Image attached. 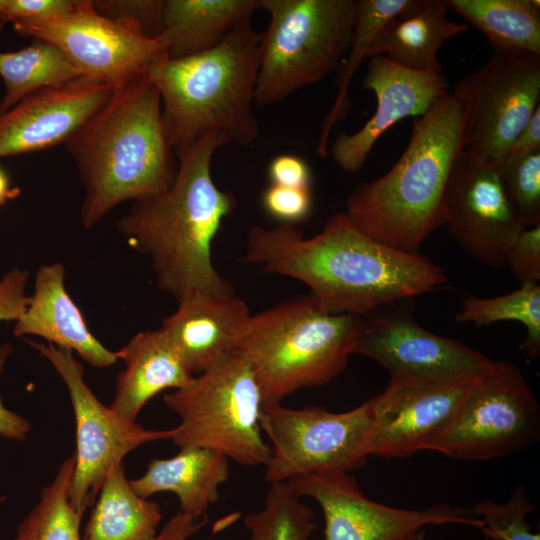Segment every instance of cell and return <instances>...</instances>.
Wrapping results in <instances>:
<instances>
[{"instance_id": "cell-35", "label": "cell", "mask_w": 540, "mask_h": 540, "mask_svg": "<svg viewBox=\"0 0 540 540\" xmlns=\"http://www.w3.org/2000/svg\"><path fill=\"white\" fill-rule=\"evenodd\" d=\"M262 206L280 224L294 226L305 220L311 212V189L270 184L262 194Z\"/></svg>"}, {"instance_id": "cell-23", "label": "cell", "mask_w": 540, "mask_h": 540, "mask_svg": "<svg viewBox=\"0 0 540 540\" xmlns=\"http://www.w3.org/2000/svg\"><path fill=\"white\" fill-rule=\"evenodd\" d=\"M230 475L229 459L207 448H184L171 458L152 459L145 473L129 480L133 491L147 499L155 493L172 492L179 512L206 516L219 501V487Z\"/></svg>"}, {"instance_id": "cell-30", "label": "cell", "mask_w": 540, "mask_h": 540, "mask_svg": "<svg viewBox=\"0 0 540 540\" xmlns=\"http://www.w3.org/2000/svg\"><path fill=\"white\" fill-rule=\"evenodd\" d=\"M75 466L74 455L60 466L51 484L44 487L38 503L17 528L13 540H84L82 516L69 498Z\"/></svg>"}, {"instance_id": "cell-8", "label": "cell", "mask_w": 540, "mask_h": 540, "mask_svg": "<svg viewBox=\"0 0 540 540\" xmlns=\"http://www.w3.org/2000/svg\"><path fill=\"white\" fill-rule=\"evenodd\" d=\"M163 401L180 419L170 438L180 449L207 448L243 466H266L271 449L260 425L262 395L240 350L230 351Z\"/></svg>"}, {"instance_id": "cell-18", "label": "cell", "mask_w": 540, "mask_h": 540, "mask_svg": "<svg viewBox=\"0 0 540 540\" xmlns=\"http://www.w3.org/2000/svg\"><path fill=\"white\" fill-rule=\"evenodd\" d=\"M113 88L80 76L26 96L0 114V158L64 144L107 101Z\"/></svg>"}, {"instance_id": "cell-40", "label": "cell", "mask_w": 540, "mask_h": 540, "mask_svg": "<svg viewBox=\"0 0 540 540\" xmlns=\"http://www.w3.org/2000/svg\"><path fill=\"white\" fill-rule=\"evenodd\" d=\"M271 184L300 189H311V171L308 163L293 154H280L269 163Z\"/></svg>"}, {"instance_id": "cell-37", "label": "cell", "mask_w": 540, "mask_h": 540, "mask_svg": "<svg viewBox=\"0 0 540 540\" xmlns=\"http://www.w3.org/2000/svg\"><path fill=\"white\" fill-rule=\"evenodd\" d=\"M520 285L540 280V224L525 228L513 243L506 260Z\"/></svg>"}, {"instance_id": "cell-41", "label": "cell", "mask_w": 540, "mask_h": 540, "mask_svg": "<svg viewBox=\"0 0 540 540\" xmlns=\"http://www.w3.org/2000/svg\"><path fill=\"white\" fill-rule=\"evenodd\" d=\"M12 347L5 343L0 346V374ZM31 430V425L23 416L7 409L0 397V435L7 439L24 440Z\"/></svg>"}, {"instance_id": "cell-31", "label": "cell", "mask_w": 540, "mask_h": 540, "mask_svg": "<svg viewBox=\"0 0 540 540\" xmlns=\"http://www.w3.org/2000/svg\"><path fill=\"white\" fill-rule=\"evenodd\" d=\"M459 323L476 326L516 321L526 328L522 350L532 359L540 355V286L523 284L517 290L492 298L469 295L455 316Z\"/></svg>"}, {"instance_id": "cell-24", "label": "cell", "mask_w": 540, "mask_h": 540, "mask_svg": "<svg viewBox=\"0 0 540 540\" xmlns=\"http://www.w3.org/2000/svg\"><path fill=\"white\" fill-rule=\"evenodd\" d=\"M259 9L261 0H162L157 38L170 59L195 55L218 46Z\"/></svg>"}, {"instance_id": "cell-15", "label": "cell", "mask_w": 540, "mask_h": 540, "mask_svg": "<svg viewBox=\"0 0 540 540\" xmlns=\"http://www.w3.org/2000/svg\"><path fill=\"white\" fill-rule=\"evenodd\" d=\"M485 369L437 377L389 376L385 390L371 398L368 457L406 458L426 450L451 423Z\"/></svg>"}, {"instance_id": "cell-12", "label": "cell", "mask_w": 540, "mask_h": 540, "mask_svg": "<svg viewBox=\"0 0 540 540\" xmlns=\"http://www.w3.org/2000/svg\"><path fill=\"white\" fill-rule=\"evenodd\" d=\"M47 359L67 387L76 426L75 466L69 498L81 515L91 506L113 468L139 446L170 439L172 429L150 430L101 403L84 380V367L71 350L26 340Z\"/></svg>"}, {"instance_id": "cell-29", "label": "cell", "mask_w": 540, "mask_h": 540, "mask_svg": "<svg viewBox=\"0 0 540 540\" xmlns=\"http://www.w3.org/2000/svg\"><path fill=\"white\" fill-rule=\"evenodd\" d=\"M77 77L80 74L67 57L47 41L34 39L16 51L0 50V78L5 90L0 114L35 91Z\"/></svg>"}, {"instance_id": "cell-19", "label": "cell", "mask_w": 540, "mask_h": 540, "mask_svg": "<svg viewBox=\"0 0 540 540\" xmlns=\"http://www.w3.org/2000/svg\"><path fill=\"white\" fill-rule=\"evenodd\" d=\"M363 88L377 98L375 113L358 131L339 133L330 148L334 162L350 173L362 169L386 130L406 117L424 115L449 92L442 72L410 70L383 55L369 58Z\"/></svg>"}, {"instance_id": "cell-44", "label": "cell", "mask_w": 540, "mask_h": 540, "mask_svg": "<svg viewBox=\"0 0 540 540\" xmlns=\"http://www.w3.org/2000/svg\"><path fill=\"white\" fill-rule=\"evenodd\" d=\"M19 194L20 189L11 186L8 173L0 166V206L6 203V201L17 197Z\"/></svg>"}, {"instance_id": "cell-32", "label": "cell", "mask_w": 540, "mask_h": 540, "mask_svg": "<svg viewBox=\"0 0 540 540\" xmlns=\"http://www.w3.org/2000/svg\"><path fill=\"white\" fill-rule=\"evenodd\" d=\"M244 525L250 532L246 540H309L317 528L312 509L287 482L271 483L263 506Z\"/></svg>"}, {"instance_id": "cell-6", "label": "cell", "mask_w": 540, "mask_h": 540, "mask_svg": "<svg viewBox=\"0 0 540 540\" xmlns=\"http://www.w3.org/2000/svg\"><path fill=\"white\" fill-rule=\"evenodd\" d=\"M361 326V316L330 313L311 294L296 296L251 315L237 349L251 365L263 405L277 404L337 377Z\"/></svg>"}, {"instance_id": "cell-3", "label": "cell", "mask_w": 540, "mask_h": 540, "mask_svg": "<svg viewBox=\"0 0 540 540\" xmlns=\"http://www.w3.org/2000/svg\"><path fill=\"white\" fill-rule=\"evenodd\" d=\"M63 145L84 190L80 221L86 229L122 202L163 192L178 170L160 96L149 74L115 86Z\"/></svg>"}, {"instance_id": "cell-27", "label": "cell", "mask_w": 540, "mask_h": 540, "mask_svg": "<svg viewBox=\"0 0 540 540\" xmlns=\"http://www.w3.org/2000/svg\"><path fill=\"white\" fill-rule=\"evenodd\" d=\"M419 0H357L355 25L350 47L336 70L337 95L324 118L317 139L316 153L328 155V142L333 128L346 118L351 101L349 87L361 63L368 58V49L381 28L394 17L410 15Z\"/></svg>"}, {"instance_id": "cell-39", "label": "cell", "mask_w": 540, "mask_h": 540, "mask_svg": "<svg viewBox=\"0 0 540 540\" xmlns=\"http://www.w3.org/2000/svg\"><path fill=\"white\" fill-rule=\"evenodd\" d=\"M30 273L26 269L12 268L0 278V322H16L28 304L26 287Z\"/></svg>"}, {"instance_id": "cell-2", "label": "cell", "mask_w": 540, "mask_h": 540, "mask_svg": "<svg viewBox=\"0 0 540 540\" xmlns=\"http://www.w3.org/2000/svg\"><path fill=\"white\" fill-rule=\"evenodd\" d=\"M226 144L216 134L200 140L177 158L171 186L132 202L116 225L132 249L149 257L157 286L177 300L193 291L235 294L211 256L213 241L237 204L211 174L214 154Z\"/></svg>"}, {"instance_id": "cell-34", "label": "cell", "mask_w": 540, "mask_h": 540, "mask_svg": "<svg viewBox=\"0 0 540 540\" xmlns=\"http://www.w3.org/2000/svg\"><path fill=\"white\" fill-rule=\"evenodd\" d=\"M535 508L525 487L518 485L505 503L484 499L476 502L471 511L482 519L479 530L488 540H540V534L532 533L525 519Z\"/></svg>"}, {"instance_id": "cell-13", "label": "cell", "mask_w": 540, "mask_h": 540, "mask_svg": "<svg viewBox=\"0 0 540 540\" xmlns=\"http://www.w3.org/2000/svg\"><path fill=\"white\" fill-rule=\"evenodd\" d=\"M463 80L468 94L463 152L496 168L540 106V55L494 50Z\"/></svg>"}, {"instance_id": "cell-43", "label": "cell", "mask_w": 540, "mask_h": 540, "mask_svg": "<svg viewBox=\"0 0 540 540\" xmlns=\"http://www.w3.org/2000/svg\"><path fill=\"white\" fill-rule=\"evenodd\" d=\"M540 148V106L515 138L506 155L524 154Z\"/></svg>"}, {"instance_id": "cell-4", "label": "cell", "mask_w": 540, "mask_h": 540, "mask_svg": "<svg viewBox=\"0 0 540 540\" xmlns=\"http://www.w3.org/2000/svg\"><path fill=\"white\" fill-rule=\"evenodd\" d=\"M467 116L462 78L414 121L409 143L394 166L352 191L344 211L352 224L392 248L418 252L443 225L446 191L463 152Z\"/></svg>"}, {"instance_id": "cell-36", "label": "cell", "mask_w": 540, "mask_h": 540, "mask_svg": "<svg viewBox=\"0 0 540 540\" xmlns=\"http://www.w3.org/2000/svg\"><path fill=\"white\" fill-rule=\"evenodd\" d=\"M92 5L103 15L136 24L150 38L159 35L162 0H101Z\"/></svg>"}, {"instance_id": "cell-45", "label": "cell", "mask_w": 540, "mask_h": 540, "mask_svg": "<svg viewBox=\"0 0 540 540\" xmlns=\"http://www.w3.org/2000/svg\"><path fill=\"white\" fill-rule=\"evenodd\" d=\"M5 500L4 497H0V505L2 504V502Z\"/></svg>"}, {"instance_id": "cell-16", "label": "cell", "mask_w": 540, "mask_h": 540, "mask_svg": "<svg viewBox=\"0 0 540 540\" xmlns=\"http://www.w3.org/2000/svg\"><path fill=\"white\" fill-rule=\"evenodd\" d=\"M406 300L384 305L362 316L353 354L375 360L389 376L465 374L482 371L491 363L481 352L423 328Z\"/></svg>"}, {"instance_id": "cell-7", "label": "cell", "mask_w": 540, "mask_h": 540, "mask_svg": "<svg viewBox=\"0 0 540 540\" xmlns=\"http://www.w3.org/2000/svg\"><path fill=\"white\" fill-rule=\"evenodd\" d=\"M255 103L271 105L336 72L353 36L357 0H261Z\"/></svg>"}, {"instance_id": "cell-5", "label": "cell", "mask_w": 540, "mask_h": 540, "mask_svg": "<svg viewBox=\"0 0 540 540\" xmlns=\"http://www.w3.org/2000/svg\"><path fill=\"white\" fill-rule=\"evenodd\" d=\"M261 33L251 23L233 30L218 46L183 58H165L149 71L162 107L172 149L178 158L216 134L229 143L256 140L253 113Z\"/></svg>"}, {"instance_id": "cell-10", "label": "cell", "mask_w": 540, "mask_h": 540, "mask_svg": "<svg viewBox=\"0 0 540 540\" xmlns=\"http://www.w3.org/2000/svg\"><path fill=\"white\" fill-rule=\"evenodd\" d=\"M372 421L371 399L340 413L320 406L262 405L260 425L271 442L265 481L287 482L308 474L349 473L363 467Z\"/></svg>"}, {"instance_id": "cell-26", "label": "cell", "mask_w": 540, "mask_h": 540, "mask_svg": "<svg viewBox=\"0 0 540 540\" xmlns=\"http://www.w3.org/2000/svg\"><path fill=\"white\" fill-rule=\"evenodd\" d=\"M98 494L84 540H154L160 506L133 491L123 463L111 470Z\"/></svg>"}, {"instance_id": "cell-42", "label": "cell", "mask_w": 540, "mask_h": 540, "mask_svg": "<svg viewBox=\"0 0 540 540\" xmlns=\"http://www.w3.org/2000/svg\"><path fill=\"white\" fill-rule=\"evenodd\" d=\"M207 522V515L197 517L178 511L175 516L165 523L154 540H188L202 529ZM207 540L213 539L209 538Z\"/></svg>"}, {"instance_id": "cell-38", "label": "cell", "mask_w": 540, "mask_h": 540, "mask_svg": "<svg viewBox=\"0 0 540 540\" xmlns=\"http://www.w3.org/2000/svg\"><path fill=\"white\" fill-rule=\"evenodd\" d=\"M75 0H0V30L7 24L57 15L69 10Z\"/></svg>"}, {"instance_id": "cell-17", "label": "cell", "mask_w": 540, "mask_h": 540, "mask_svg": "<svg viewBox=\"0 0 540 540\" xmlns=\"http://www.w3.org/2000/svg\"><path fill=\"white\" fill-rule=\"evenodd\" d=\"M443 225L470 256L493 268L506 265L513 243L527 228L512 210L496 168L477 164L464 152L449 179Z\"/></svg>"}, {"instance_id": "cell-20", "label": "cell", "mask_w": 540, "mask_h": 540, "mask_svg": "<svg viewBox=\"0 0 540 540\" xmlns=\"http://www.w3.org/2000/svg\"><path fill=\"white\" fill-rule=\"evenodd\" d=\"M177 301V309L162 320L160 329L193 375L237 349L252 315L242 299L193 291Z\"/></svg>"}, {"instance_id": "cell-11", "label": "cell", "mask_w": 540, "mask_h": 540, "mask_svg": "<svg viewBox=\"0 0 540 540\" xmlns=\"http://www.w3.org/2000/svg\"><path fill=\"white\" fill-rule=\"evenodd\" d=\"M13 29L55 45L80 76L113 87L149 74L153 65L168 58L158 38L148 37L128 20L99 13L91 0H75L63 13L28 19Z\"/></svg>"}, {"instance_id": "cell-22", "label": "cell", "mask_w": 540, "mask_h": 540, "mask_svg": "<svg viewBox=\"0 0 540 540\" xmlns=\"http://www.w3.org/2000/svg\"><path fill=\"white\" fill-rule=\"evenodd\" d=\"M117 353L125 369L110 407L132 421L156 394L182 388L194 376L160 328L138 332Z\"/></svg>"}, {"instance_id": "cell-14", "label": "cell", "mask_w": 540, "mask_h": 540, "mask_svg": "<svg viewBox=\"0 0 540 540\" xmlns=\"http://www.w3.org/2000/svg\"><path fill=\"white\" fill-rule=\"evenodd\" d=\"M299 497H311L324 516L325 540H424L430 525H483L471 509L438 503L426 509H402L365 496L349 473L298 476L287 481Z\"/></svg>"}, {"instance_id": "cell-9", "label": "cell", "mask_w": 540, "mask_h": 540, "mask_svg": "<svg viewBox=\"0 0 540 540\" xmlns=\"http://www.w3.org/2000/svg\"><path fill=\"white\" fill-rule=\"evenodd\" d=\"M540 436V406L511 362L489 364L448 427L426 450L459 460H489L529 448Z\"/></svg>"}, {"instance_id": "cell-33", "label": "cell", "mask_w": 540, "mask_h": 540, "mask_svg": "<svg viewBox=\"0 0 540 540\" xmlns=\"http://www.w3.org/2000/svg\"><path fill=\"white\" fill-rule=\"evenodd\" d=\"M504 194L525 227L540 224V148L506 155L496 167Z\"/></svg>"}, {"instance_id": "cell-21", "label": "cell", "mask_w": 540, "mask_h": 540, "mask_svg": "<svg viewBox=\"0 0 540 540\" xmlns=\"http://www.w3.org/2000/svg\"><path fill=\"white\" fill-rule=\"evenodd\" d=\"M65 268L54 262L41 265L33 292L22 316L15 322L16 336L33 335L55 346L71 350L97 368L112 366L117 351L106 348L89 330L79 307L66 291Z\"/></svg>"}, {"instance_id": "cell-28", "label": "cell", "mask_w": 540, "mask_h": 540, "mask_svg": "<svg viewBox=\"0 0 540 540\" xmlns=\"http://www.w3.org/2000/svg\"><path fill=\"white\" fill-rule=\"evenodd\" d=\"M450 9L476 27L494 50L540 55L538 0H448Z\"/></svg>"}, {"instance_id": "cell-25", "label": "cell", "mask_w": 540, "mask_h": 540, "mask_svg": "<svg viewBox=\"0 0 540 540\" xmlns=\"http://www.w3.org/2000/svg\"><path fill=\"white\" fill-rule=\"evenodd\" d=\"M448 0H419L406 17L390 19L368 49V58L383 55L404 68L442 72L437 53L443 43L464 32L467 25L447 18Z\"/></svg>"}, {"instance_id": "cell-1", "label": "cell", "mask_w": 540, "mask_h": 540, "mask_svg": "<svg viewBox=\"0 0 540 540\" xmlns=\"http://www.w3.org/2000/svg\"><path fill=\"white\" fill-rule=\"evenodd\" d=\"M244 260L303 282L330 313L361 317L447 282L443 269L431 259L371 238L344 212L333 214L312 237L293 225H255L247 236Z\"/></svg>"}]
</instances>
